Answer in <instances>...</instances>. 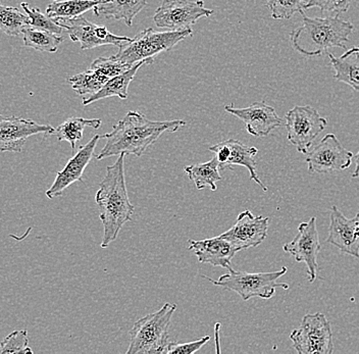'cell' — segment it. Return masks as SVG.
Segmentation results:
<instances>
[{
	"mask_svg": "<svg viewBox=\"0 0 359 354\" xmlns=\"http://www.w3.org/2000/svg\"><path fill=\"white\" fill-rule=\"evenodd\" d=\"M22 40L26 47H31L41 53H55L65 39L62 35L28 27L22 31Z\"/></svg>",
	"mask_w": 359,
	"mask_h": 354,
	"instance_id": "27",
	"label": "cell"
},
{
	"mask_svg": "<svg viewBox=\"0 0 359 354\" xmlns=\"http://www.w3.org/2000/svg\"><path fill=\"white\" fill-rule=\"evenodd\" d=\"M57 23L66 29L72 41L80 43L82 50L104 46L121 47L132 39L127 36L112 34L107 27L91 23L82 15Z\"/></svg>",
	"mask_w": 359,
	"mask_h": 354,
	"instance_id": "11",
	"label": "cell"
},
{
	"mask_svg": "<svg viewBox=\"0 0 359 354\" xmlns=\"http://www.w3.org/2000/svg\"><path fill=\"white\" fill-rule=\"evenodd\" d=\"M327 243L336 246L345 254L359 259V223L358 219H347L337 206L330 212Z\"/></svg>",
	"mask_w": 359,
	"mask_h": 354,
	"instance_id": "17",
	"label": "cell"
},
{
	"mask_svg": "<svg viewBox=\"0 0 359 354\" xmlns=\"http://www.w3.org/2000/svg\"><path fill=\"white\" fill-rule=\"evenodd\" d=\"M287 138L298 151L306 154L316 138L322 133L327 121L311 105L294 107L285 116Z\"/></svg>",
	"mask_w": 359,
	"mask_h": 354,
	"instance_id": "8",
	"label": "cell"
},
{
	"mask_svg": "<svg viewBox=\"0 0 359 354\" xmlns=\"http://www.w3.org/2000/svg\"><path fill=\"white\" fill-rule=\"evenodd\" d=\"M21 6L30 19V26L29 27L48 31V32L55 33L56 35H62L64 28L55 20L42 13L39 8H31L27 2H22Z\"/></svg>",
	"mask_w": 359,
	"mask_h": 354,
	"instance_id": "30",
	"label": "cell"
},
{
	"mask_svg": "<svg viewBox=\"0 0 359 354\" xmlns=\"http://www.w3.org/2000/svg\"><path fill=\"white\" fill-rule=\"evenodd\" d=\"M103 135H95L91 138L87 144L79 149L77 154L69 158L66 167L56 174L55 182L46 191L49 199H55L62 196L65 190L76 182H83V174L88 167L90 161L93 160L96 147Z\"/></svg>",
	"mask_w": 359,
	"mask_h": 354,
	"instance_id": "16",
	"label": "cell"
},
{
	"mask_svg": "<svg viewBox=\"0 0 359 354\" xmlns=\"http://www.w3.org/2000/svg\"><path fill=\"white\" fill-rule=\"evenodd\" d=\"M309 0H266L273 20H290L296 13L306 10Z\"/></svg>",
	"mask_w": 359,
	"mask_h": 354,
	"instance_id": "29",
	"label": "cell"
},
{
	"mask_svg": "<svg viewBox=\"0 0 359 354\" xmlns=\"http://www.w3.org/2000/svg\"><path fill=\"white\" fill-rule=\"evenodd\" d=\"M28 345V332L15 330L0 342V353H33Z\"/></svg>",
	"mask_w": 359,
	"mask_h": 354,
	"instance_id": "31",
	"label": "cell"
},
{
	"mask_svg": "<svg viewBox=\"0 0 359 354\" xmlns=\"http://www.w3.org/2000/svg\"><path fill=\"white\" fill-rule=\"evenodd\" d=\"M330 62L335 71L334 78L345 83L359 93V47H352L340 57L327 53Z\"/></svg>",
	"mask_w": 359,
	"mask_h": 354,
	"instance_id": "21",
	"label": "cell"
},
{
	"mask_svg": "<svg viewBox=\"0 0 359 354\" xmlns=\"http://www.w3.org/2000/svg\"><path fill=\"white\" fill-rule=\"evenodd\" d=\"M53 1H57V0H53Z\"/></svg>",
	"mask_w": 359,
	"mask_h": 354,
	"instance_id": "37",
	"label": "cell"
},
{
	"mask_svg": "<svg viewBox=\"0 0 359 354\" xmlns=\"http://www.w3.org/2000/svg\"><path fill=\"white\" fill-rule=\"evenodd\" d=\"M229 273L222 275L217 280L202 275L208 279L213 285L222 287L226 290L237 293L242 300L247 301L253 297L262 299H271L275 295L277 288L288 290L287 283H280L279 279L283 277L288 268L283 266L280 271L271 273H248L229 268Z\"/></svg>",
	"mask_w": 359,
	"mask_h": 354,
	"instance_id": "6",
	"label": "cell"
},
{
	"mask_svg": "<svg viewBox=\"0 0 359 354\" xmlns=\"http://www.w3.org/2000/svg\"><path fill=\"white\" fill-rule=\"evenodd\" d=\"M176 304H163V308L154 313L145 315L135 322L129 332L130 346L127 354L167 353L168 328L175 311Z\"/></svg>",
	"mask_w": 359,
	"mask_h": 354,
	"instance_id": "5",
	"label": "cell"
},
{
	"mask_svg": "<svg viewBox=\"0 0 359 354\" xmlns=\"http://www.w3.org/2000/svg\"><path fill=\"white\" fill-rule=\"evenodd\" d=\"M224 111L239 118L245 125L247 132L255 137H266L283 125L276 109L264 102L253 103L243 109L233 104L224 105Z\"/></svg>",
	"mask_w": 359,
	"mask_h": 354,
	"instance_id": "15",
	"label": "cell"
},
{
	"mask_svg": "<svg viewBox=\"0 0 359 354\" xmlns=\"http://www.w3.org/2000/svg\"><path fill=\"white\" fill-rule=\"evenodd\" d=\"M30 26L28 15L19 8L0 4V30L8 36H18Z\"/></svg>",
	"mask_w": 359,
	"mask_h": 354,
	"instance_id": "28",
	"label": "cell"
},
{
	"mask_svg": "<svg viewBox=\"0 0 359 354\" xmlns=\"http://www.w3.org/2000/svg\"><path fill=\"white\" fill-rule=\"evenodd\" d=\"M354 161H355V171L352 175V178H358L359 177V151L356 156H353Z\"/></svg>",
	"mask_w": 359,
	"mask_h": 354,
	"instance_id": "35",
	"label": "cell"
},
{
	"mask_svg": "<svg viewBox=\"0 0 359 354\" xmlns=\"http://www.w3.org/2000/svg\"><path fill=\"white\" fill-rule=\"evenodd\" d=\"M212 10L204 6L203 0H163L154 15L157 28L168 31L191 29L201 18H210Z\"/></svg>",
	"mask_w": 359,
	"mask_h": 354,
	"instance_id": "9",
	"label": "cell"
},
{
	"mask_svg": "<svg viewBox=\"0 0 359 354\" xmlns=\"http://www.w3.org/2000/svg\"><path fill=\"white\" fill-rule=\"evenodd\" d=\"M188 250L194 252L201 264H212L221 268H232V259L239 252L230 241L221 236L203 240H189Z\"/></svg>",
	"mask_w": 359,
	"mask_h": 354,
	"instance_id": "18",
	"label": "cell"
},
{
	"mask_svg": "<svg viewBox=\"0 0 359 354\" xmlns=\"http://www.w3.org/2000/svg\"><path fill=\"white\" fill-rule=\"evenodd\" d=\"M143 64H145V62H138V64H135L134 67H132L128 71L123 72L120 75L116 76V77L107 81V84L97 93L92 95L88 100H83V105H89L91 103L98 102V100H104V98L107 97H114V96H116V97L121 98L123 100H127L128 88H129L130 83L134 80L137 72L139 71V69Z\"/></svg>",
	"mask_w": 359,
	"mask_h": 354,
	"instance_id": "22",
	"label": "cell"
},
{
	"mask_svg": "<svg viewBox=\"0 0 359 354\" xmlns=\"http://www.w3.org/2000/svg\"><path fill=\"white\" fill-rule=\"evenodd\" d=\"M290 339L299 354L334 353L333 331L324 313L305 315L299 328L292 332Z\"/></svg>",
	"mask_w": 359,
	"mask_h": 354,
	"instance_id": "7",
	"label": "cell"
},
{
	"mask_svg": "<svg viewBox=\"0 0 359 354\" xmlns=\"http://www.w3.org/2000/svg\"><path fill=\"white\" fill-rule=\"evenodd\" d=\"M353 156L334 134H327L313 149H309L305 161L311 174H331L349 169Z\"/></svg>",
	"mask_w": 359,
	"mask_h": 354,
	"instance_id": "10",
	"label": "cell"
},
{
	"mask_svg": "<svg viewBox=\"0 0 359 354\" xmlns=\"http://www.w3.org/2000/svg\"><path fill=\"white\" fill-rule=\"evenodd\" d=\"M184 171L198 190L210 188L212 191H217V183L222 180L219 161L215 158L206 163L187 165Z\"/></svg>",
	"mask_w": 359,
	"mask_h": 354,
	"instance_id": "24",
	"label": "cell"
},
{
	"mask_svg": "<svg viewBox=\"0 0 359 354\" xmlns=\"http://www.w3.org/2000/svg\"><path fill=\"white\" fill-rule=\"evenodd\" d=\"M355 219H358V222L359 223V212H358V215H356Z\"/></svg>",
	"mask_w": 359,
	"mask_h": 354,
	"instance_id": "36",
	"label": "cell"
},
{
	"mask_svg": "<svg viewBox=\"0 0 359 354\" xmlns=\"http://www.w3.org/2000/svg\"><path fill=\"white\" fill-rule=\"evenodd\" d=\"M302 25L292 31V47L306 57H320L327 49L346 48L349 36L353 32V24L337 17L309 18L304 11L299 13Z\"/></svg>",
	"mask_w": 359,
	"mask_h": 354,
	"instance_id": "3",
	"label": "cell"
},
{
	"mask_svg": "<svg viewBox=\"0 0 359 354\" xmlns=\"http://www.w3.org/2000/svg\"><path fill=\"white\" fill-rule=\"evenodd\" d=\"M320 237L316 229V217L306 223H302L298 233L290 243L285 244L283 250L290 253L297 263H304L307 266V281L313 283L318 275V257L320 252Z\"/></svg>",
	"mask_w": 359,
	"mask_h": 354,
	"instance_id": "12",
	"label": "cell"
},
{
	"mask_svg": "<svg viewBox=\"0 0 359 354\" xmlns=\"http://www.w3.org/2000/svg\"><path fill=\"white\" fill-rule=\"evenodd\" d=\"M125 158V154H120L116 163L107 168V174L101 181L95 196L103 226L100 245L102 250L109 247L112 242L116 240L123 226L132 221L135 212V206L128 195Z\"/></svg>",
	"mask_w": 359,
	"mask_h": 354,
	"instance_id": "2",
	"label": "cell"
},
{
	"mask_svg": "<svg viewBox=\"0 0 359 354\" xmlns=\"http://www.w3.org/2000/svg\"><path fill=\"white\" fill-rule=\"evenodd\" d=\"M185 126L183 120L154 122L138 111H129L114 125L111 133L103 135L107 143L96 160L102 161L122 154L141 158L163 133H175Z\"/></svg>",
	"mask_w": 359,
	"mask_h": 354,
	"instance_id": "1",
	"label": "cell"
},
{
	"mask_svg": "<svg viewBox=\"0 0 359 354\" xmlns=\"http://www.w3.org/2000/svg\"><path fill=\"white\" fill-rule=\"evenodd\" d=\"M134 66L122 64V62H118V60H114L112 57H100L96 58V60L92 62L91 66H90V69H95V71L100 72V73L102 74L105 77L111 79V78L120 75V74L128 71V69H131L132 67Z\"/></svg>",
	"mask_w": 359,
	"mask_h": 354,
	"instance_id": "32",
	"label": "cell"
},
{
	"mask_svg": "<svg viewBox=\"0 0 359 354\" xmlns=\"http://www.w3.org/2000/svg\"><path fill=\"white\" fill-rule=\"evenodd\" d=\"M352 0H309L306 10L318 8L323 13H347L351 6Z\"/></svg>",
	"mask_w": 359,
	"mask_h": 354,
	"instance_id": "33",
	"label": "cell"
},
{
	"mask_svg": "<svg viewBox=\"0 0 359 354\" xmlns=\"http://www.w3.org/2000/svg\"><path fill=\"white\" fill-rule=\"evenodd\" d=\"M226 143H228L229 149H230V156H229L228 161L222 168V171H224L226 169L232 170L234 165L246 168L249 174H250L251 180L258 184L264 192L268 191V187L264 186L262 180L258 178L257 161L255 160L258 152L257 147H248V145L242 143L241 141L235 140V139L226 140Z\"/></svg>",
	"mask_w": 359,
	"mask_h": 354,
	"instance_id": "20",
	"label": "cell"
},
{
	"mask_svg": "<svg viewBox=\"0 0 359 354\" xmlns=\"http://www.w3.org/2000/svg\"><path fill=\"white\" fill-rule=\"evenodd\" d=\"M269 217L253 216L250 210L241 212L232 228L219 236L230 241L238 250L257 247L268 236Z\"/></svg>",
	"mask_w": 359,
	"mask_h": 354,
	"instance_id": "14",
	"label": "cell"
},
{
	"mask_svg": "<svg viewBox=\"0 0 359 354\" xmlns=\"http://www.w3.org/2000/svg\"><path fill=\"white\" fill-rule=\"evenodd\" d=\"M102 1L103 0H57L47 6L46 15L55 22L66 21L80 17L90 10H94Z\"/></svg>",
	"mask_w": 359,
	"mask_h": 354,
	"instance_id": "23",
	"label": "cell"
},
{
	"mask_svg": "<svg viewBox=\"0 0 359 354\" xmlns=\"http://www.w3.org/2000/svg\"><path fill=\"white\" fill-rule=\"evenodd\" d=\"M55 129L50 125H41L29 118L6 116L0 114V151L22 152L31 136L44 134L53 135Z\"/></svg>",
	"mask_w": 359,
	"mask_h": 354,
	"instance_id": "13",
	"label": "cell"
},
{
	"mask_svg": "<svg viewBox=\"0 0 359 354\" xmlns=\"http://www.w3.org/2000/svg\"><path fill=\"white\" fill-rule=\"evenodd\" d=\"M109 80V78L105 77L100 72L89 68L83 73L72 76L67 79V82L79 95L82 96V100H86L97 93Z\"/></svg>",
	"mask_w": 359,
	"mask_h": 354,
	"instance_id": "26",
	"label": "cell"
},
{
	"mask_svg": "<svg viewBox=\"0 0 359 354\" xmlns=\"http://www.w3.org/2000/svg\"><path fill=\"white\" fill-rule=\"evenodd\" d=\"M102 121L100 118H92L87 120L84 118H67L62 124L56 128L55 134L60 142L67 141L71 145L72 150H75L76 144L83 138V133L86 127H91L93 129H100Z\"/></svg>",
	"mask_w": 359,
	"mask_h": 354,
	"instance_id": "25",
	"label": "cell"
},
{
	"mask_svg": "<svg viewBox=\"0 0 359 354\" xmlns=\"http://www.w3.org/2000/svg\"><path fill=\"white\" fill-rule=\"evenodd\" d=\"M210 336H204L192 342L177 343L170 342L168 345L167 353L170 354H193L197 353L210 341Z\"/></svg>",
	"mask_w": 359,
	"mask_h": 354,
	"instance_id": "34",
	"label": "cell"
},
{
	"mask_svg": "<svg viewBox=\"0 0 359 354\" xmlns=\"http://www.w3.org/2000/svg\"><path fill=\"white\" fill-rule=\"evenodd\" d=\"M192 34V29L184 31H156L147 28L138 33L129 42H125L122 46L118 47V53L111 57L129 66H134L140 62L150 64L157 55L172 50L180 42Z\"/></svg>",
	"mask_w": 359,
	"mask_h": 354,
	"instance_id": "4",
	"label": "cell"
},
{
	"mask_svg": "<svg viewBox=\"0 0 359 354\" xmlns=\"http://www.w3.org/2000/svg\"><path fill=\"white\" fill-rule=\"evenodd\" d=\"M147 0H103L94 8V15L123 21L128 27H132L135 17L145 8Z\"/></svg>",
	"mask_w": 359,
	"mask_h": 354,
	"instance_id": "19",
	"label": "cell"
}]
</instances>
